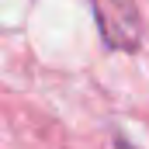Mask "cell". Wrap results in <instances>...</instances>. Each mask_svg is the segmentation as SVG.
Masks as SVG:
<instances>
[{"instance_id": "6da1fadb", "label": "cell", "mask_w": 149, "mask_h": 149, "mask_svg": "<svg viewBox=\"0 0 149 149\" xmlns=\"http://www.w3.org/2000/svg\"><path fill=\"white\" fill-rule=\"evenodd\" d=\"M97 28L111 49H135L139 45V14L132 0H90Z\"/></svg>"}]
</instances>
